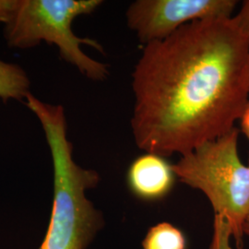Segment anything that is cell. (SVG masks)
<instances>
[{"instance_id": "6da1fadb", "label": "cell", "mask_w": 249, "mask_h": 249, "mask_svg": "<svg viewBox=\"0 0 249 249\" xmlns=\"http://www.w3.org/2000/svg\"><path fill=\"white\" fill-rule=\"evenodd\" d=\"M132 89L136 145L182 156L240 119L249 101V40L232 17L190 22L143 46Z\"/></svg>"}, {"instance_id": "7a4b0ae2", "label": "cell", "mask_w": 249, "mask_h": 249, "mask_svg": "<svg viewBox=\"0 0 249 249\" xmlns=\"http://www.w3.org/2000/svg\"><path fill=\"white\" fill-rule=\"evenodd\" d=\"M25 101L42 124L53 160V207L38 249H85L104 225L102 213L86 196L87 190L98 185L99 174L81 167L73 159L62 106L46 104L32 93Z\"/></svg>"}, {"instance_id": "3957f363", "label": "cell", "mask_w": 249, "mask_h": 249, "mask_svg": "<svg viewBox=\"0 0 249 249\" xmlns=\"http://www.w3.org/2000/svg\"><path fill=\"white\" fill-rule=\"evenodd\" d=\"M239 131L222 137L182 155L173 170L181 182L202 191L216 215L228 224L237 249L243 248V225L249 211V166L238 153Z\"/></svg>"}, {"instance_id": "277c9868", "label": "cell", "mask_w": 249, "mask_h": 249, "mask_svg": "<svg viewBox=\"0 0 249 249\" xmlns=\"http://www.w3.org/2000/svg\"><path fill=\"white\" fill-rule=\"evenodd\" d=\"M102 0H18L9 20L5 23L4 36L11 48H33L45 41L57 46L66 62L76 67L89 80H107L108 66L89 57L81 49L89 45L105 53L96 40L80 38L72 31L73 20L80 15L95 11Z\"/></svg>"}, {"instance_id": "5b68a950", "label": "cell", "mask_w": 249, "mask_h": 249, "mask_svg": "<svg viewBox=\"0 0 249 249\" xmlns=\"http://www.w3.org/2000/svg\"><path fill=\"white\" fill-rule=\"evenodd\" d=\"M234 0H137L125 12L127 26L143 45L165 39L190 22L231 18Z\"/></svg>"}, {"instance_id": "8992f818", "label": "cell", "mask_w": 249, "mask_h": 249, "mask_svg": "<svg viewBox=\"0 0 249 249\" xmlns=\"http://www.w3.org/2000/svg\"><path fill=\"white\" fill-rule=\"evenodd\" d=\"M173 165L164 157L146 153L130 165L127 181L136 196L152 200L166 196L175 182Z\"/></svg>"}, {"instance_id": "52a82bcc", "label": "cell", "mask_w": 249, "mask_h": 249, "mask_svg": "<svg viewBox=\"0 0 249 249\" xmlns=\"http://www.w3.org/2000/svg\"><path fill=\"white\" fill-rule=\"evenodd\" d=\"M31 81L24 70L17 64L0 60V98L22 101L30 92Z\"/></svg>"}, {"instance_id": "ba28073f", "label": "cell", "mask_w": 249, "mask_h": 249, "mask_svg": "<svg viewBox=\"0 0 249 249\" xmlns=\"http://www.w3.org/2000/svg\"><path fill=\"white\" fill-rule=\"evenodd\" d=\"M142 246L144 249H186L187 242L179 229L170 223H161L150 229Z\"/></svg>"}, {"instance_id": "9c48e42d", "label": "cell", "mask_w": 249, "mask_h": 249, "mask_svg": "<svg viewBox=\"0 0 249 249\" xmlns=\"http://www.w3.org/2000/svg\"><path fill=\"white\" fill-rule=\"evenodd\" d=\"M231 233L226 221L220 215H214L213 234L209 249H231Z\"/></svg>"}, {"instance_id": "30bf717a", "label": "cell", "mask_w": 249, "mask_h": 249, "mask_svg": "<svg viewBox=\"0 0 249 249\" xmlns=\"http://www.w3.org/2000/svg\"><path fill=\"white\" fill-rule=\"evenodd\" d=\"M232 18L242 34L249 40V0L243 2L239 12Z\"/></svg>"}, {"instance_id": "8fae6325", "label": "cell", "mask_w": 249, "mask_h": 249, "mask_svg": "<svg viewBox=\"0 0 249 249\" xmlns=\"http://www.w3.org/2000/svg\"><path fill=\"white\" fill-rule=\"evenodd\" d=\"M17 0H0V22L6 23L16 7Z\"/></svg>"}, {"instance_id": "7c38bea8", "label": "cell", "mask_w": 249, "mask_h": 249, "mask_svg": "<svg viewBox=\"0 0 249 249\" xmlns=\"http://www.w3.org/2000/svg\"><path fill=\"white\" fill-rule=\"evenodd\" d=\"M240 120L242 131L249 140V101L244 110L243 115L241 116Z\"/></svg>"}, {"instance_id": "4fadbf2b", "label": "cell", "mask_w": 249, "mask_h": 249, "mask_svg": "<svg viewBox=\"0 0 249 249\" xmlns=\"http://www.w3.org/2000/svg\"><path fill=\"white\" fill-rule=\"evenodd\" d=\"M243 232H244V234H247L248 236H249V211L246 219H245V222H244Z\"/></svg>"}, {"instance_id": "5bb4252c", "label": "cell", "mask_w": 249, "mask_h": 249, "mask_svg": "<svg viewBox=\"0 0 249 249\" xmlns=\"http://www.w3.org/2000/svg\"></svg>"}]
</instances>
